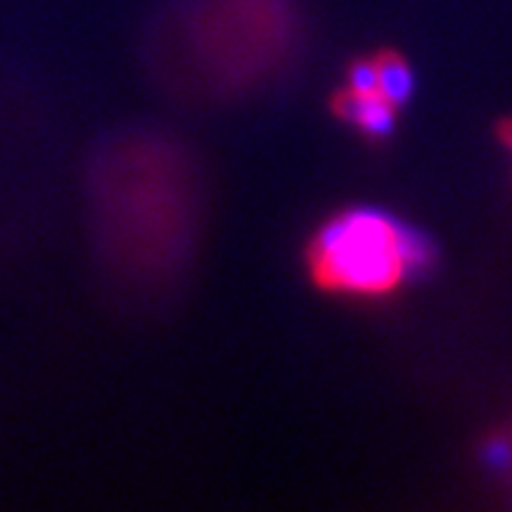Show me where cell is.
I'll return each mask as SVG.
<instances>
[{"instance_id": "8992f818", "label": "cell", "mask_w": 512, "mask_h": 512, "mask_svg": "<svg viewBox=\"0 0 512 512\" xmlns=\"http://www.w3.org/2000/svg\"><path fill=\"white\" fill-rule=\"evenodd\" d=\"M347 86L363 88V91L375 88V67H373V60H370V55L356 57L354 62H349Z\"/></svg>"}, {"instance_id": "5b68a950", "label": "cell", "mask_w": 512, "mask_h": 512, "mask_svg": "<svg viewBox=\"0 0 512 512\" xmlns=\"http://www.w3.org/2000/svg\"><path fill=\"white\" fill-rule=\"evenodd\" d=\"M375 67V91L392 100L396 107H403L415 91V76L411 64L406 62L399 50L382 48L370 55Z\"/></svg>"}, {"instance_id": "6da1fadb", "label": "cell", "mask_w": 512, "mask_h": 512, "mask_svg": "<svg viewBox=\"0 0 512 512\" xmlns=\"http://www.w3.org/2000/svg\"><path fill=\"white\" fill-rule=\"evenodd\" d=\"M83 207L95 271L114 299L169 302L195 266L207 214L195 150L157 124L114 128L88 155Z\"/></svg>"}, {"instance_id": "277c9868", "label": "cell", "mask_w": 512, "mask_h": 512, "mask_svg": "<svg viewBox=\"0 0 512 512\" xmlns=\"http://www.w3.org/2000/svg\"><path fill=\"white\" fill-rule=\"evenodd\" d=\"M399 110L401 107H396L392 100L384 98L375 88L363 91V88L342 86L330 98L332 117L356 128L361 136L370 140H382L389 133H394Z\"/></svg>"}, {"instance_id": "52a82bcc", "label": "cell", "mask_w": 512, "mask_h": 512, "mask_svg": "<svg viewBox=\"0 0 512 512\" xmlns=\"http://www.w3.org/2000/svg\"><path fill=\"white\" fill-rule=\"evenodd\" d=\"M496 138L501 140L505 150L512 152V117H505L496 124Z\"/></svg>"}, {"instance_id": "7a4b0ae2", "label": "cell", "mask_w": 512, "mask_h": 512, "mask_svg": "<svg viewBox=\"0 0 512 512\" xmlns=\"http://www.w3.org/2000/svg\"><path fill=\"white\" fill-rule=\"evenodd\" d=\"M292 55L294 24L283 3H211L150 50L147 79L176 102L219 107L283 79Z\"/></svg>"}, {"instance_id": "3957f363", "label": "cell", "mask_w": 512, "mask_h": 512, "mask_svg": "<svg viewBox=\"0 0 512 512\" xmlns=\"http://www.w3.org/2000/svg\"><path fill=\"white\" fill-rule=\"evenodd\" d=\"M313 287L332 297L384 299L425 271L434 249L384 209L349 207L325 219L304 249Z\"/></svg>"}]
</instances>
